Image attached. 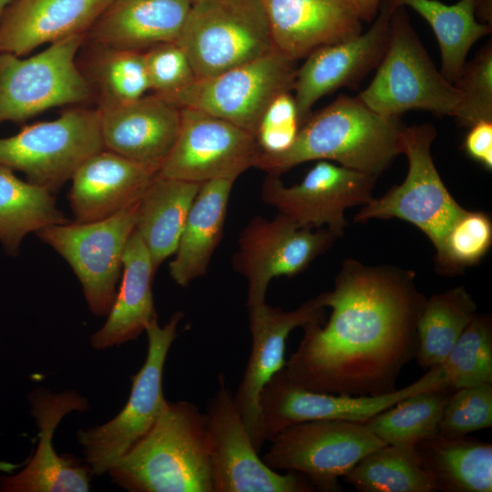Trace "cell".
<instances>
[{"instance_id":"cell-1","label":"cell","mask_w":492,"mask_h":492,"mask_svg":"<svg viewBox=\"0 0 492 492\" xmlns=\"http://www.w3.org/2000/svg\"><path fill=\"white\" fill-rule=\"evenodd\" d=\"M326 323L302 327L286 361L293 383L319 393L376 396L396 390L418 349L417 321L426 298L411 274L348 260L332 291Z\"/></svg>"},{"instance_id":"cell-2","label":"cell","mask_w":492,"mask_h":492,"mask_svg":"<svg viewBox=\"0 0 492 492\" xmlns=\"http://www.w3.org/2000/svg\"><path fill=\"white\" fill-rule=\"evenodd\" d=\"M405 127L401 117L381 115L358 97L340 95L302 122L288 149L261 152L255 167L280 176L307 161L329 160L378 177L402 153Z\"/></svg>"},{"instance_id":"cell-3","label":"cell","mask_w":492,"mask_h":492,"mask_svg":"<svg viewBox=\"0 0 492 492\" xmlns=\"http://www.w3.org/2000/svg\"><path fill=\"white\" fill-rule=\"evenodd\" d=\"M107 474L130 492H212L206 414L189 401L168 402L149 432Z\"/></svg>"},{"instance_id":"cell-4","label":"cell","mask_w":492,"mask_h":492,"mask_svg":"<svg viewBox=\"0 0 492 492\" xmlns=\"http://www.w3.org/2000/svg\"><path fill=\"white\" fill-rule=\"evenodd\" d=\"M357 97L388 117L412 109L453 117L462 100L459 89L436 69L404 6L393 11L384 55L374 77Z\"/></svg>"},{"instance_id":"cell-5","label":"cell","mask_w":492,"mask_h":492,"mask_svg":"<svg viewBox=\"0 0 492 492\" xmlns=\"http://www.w3.org/2000/svg\"><path fill=\"white\" fill-rule=\"evenodd\" d=\"M196 78H206L275 50L261 0H200L176 40Z\"/></svg>"},{"instance_id":"cell-6","label":"cell","mask_w":492,"mask_h":492,"mask_svg":"<svg viewBox=\"0 0 492 492\" xmlns=\"http://www.w3.org/2000/svg\"><path fill=\"white\" fill-rule=\"evenodd\" d=\"M182 318L183 313L176 312L163 326L159 324L158 318L149 323L145 330L146 360L131 377V391L125 406L108 422L77 432L84 461L93 475L107 473L149 432L166 408L169 401L162 390L163 370Z\"/></svg>"},{"instance_id":"cell-7","label":"cell","mask_w":492,"mask_h":492,"mask_svg":"<svg viewBox=\"0 0 492 492\" xmlns=\"http://www.w3.org/2000/svg\"><path fill=\"white\" fill-rule=\"evenodd\" d=\"M103 149L97 109L72 107L56 119L0 138V164L54 193L84 160Z\"/></svg>"},{"instance_id":"cell-8","label":"cell","mask_w":492,"mask_h":492,"mask_svg":"<svg viewBox=\"0 0 492 492\" xmlns=\"http://www.w3.org/2000/svg\"><path fill=\"white\" fill-rule=\"evenodd\" d=\"M85 37L69 36L26 58L0 53V123L21 122L51 108L94 100L77 63Z\"/></svg>"},{"instance_id":"cell-9","label":"cell","mask_w":492,"mask_h":492,"mask_svg":"<svg viewBox=\"0 0 492 492\" xmlns=\"http://www.w3.org/2000/svg\"><path fill=\"white\" fill-rule=\"evenodd\" d=\"M262 460L274 470L302 474L316 491L342 490L344 477L365 455L385 445L364 423L319 419L286 426L271 440Z\"/></svg>"},{"instance_id":"cell-10","label":"cell","mask_w":492,"mask_h":492,"mask_svg":"<svg viewBox=\"0 0 492 492\" xmlns=\"http://www.w3.org/2000/svg\"><path fill=\"white\" fill-rule=\"evenodd\" d=\"M436 136L431 124L405 127L402 153L408 161L404 181L380 198H372L354 216L356 222L397 218L417 227L436 251L452 223L466 210L445 186L435 166L430 148Z\"/></svg>"},{"instance_id":"cell-11","label":"cell","mask_w":492,"mask_h":492,"mask_svg":"<svg viewBox=\"0 0 492 492\" xmlns=\"http://www.w3.org/2000/svg\"><path fill=\"white\" fill-rule=\"evenodd\" d=\"M138 201L107 219L67 222L36 232L70 265L89 310L97 316L108 315L114 302L123 255L137 223Z\"/></svg>"},{"instance_id":"cell-12","label":"cell","mask_w":492,"mask_h":492,"mask_svg":"<svg viewBox=\"0 0 492 492\" xmlns=\"http://www.w3.org/2000/svg\"><path fill=\"white\" fill-rule=\"evenodd\" d=\"M295 62L273 50L213 77L196 79L162 97L179 108H194L224 119L255 137L269 103L280 93L293 89Z\"/></svg>"},{"instance_id":"cell-13","label":"cell","mask_w":492,"mask_h":492,"mask_svg":"<svg viewBox=\"0 0 492 492\" xmlns=\"http://www.w3.org/2000/svg\"><path fill=\"white\" fill-rule=\"evenodd\" d=\"M205 414L212 492L316 491L302 474H281L259 456L223 374L219 376V388L208 402Z\"/></svg>"},{"instance_id":"cell-14","label":"cell","mask_w":492,"mask_h":492,"mask_svg":"<svg viewBox=\"0 0 492 492\" xmlns=\"http://www.w3.org/2000/svg\"><path fill=\"white\" fill-rule=\"evenodd\" d=\"M337 238L325 228L299 227L280 213L272 220L253 217L241 231L232 259L247 281V308L265 302L273 278L303 272Z\"/></svg>"},{"instance_id":"cell-15","label":"cell","mask_w":492,"mask_h":492,"mask_svg":"<svg viewBox=\"0 0 492 492\" xmlns=\"http://www.w3.org/2000/svg\"><path fill=\"white\" fill-rule=\"evenodd\" d=\"M377 176L355 170L329 160H318L301 182L286 186L279 176L263 181L261 198L297 226L325 227L337 237L347 221L344 212L352 206L367 203Z\"/></svg>"},{"instance_id":"cell-16","label":"cell","mask_w":492,"mask_h":492,"mask_svg":"<svg viewBox=\"0 0 492 492\" xmlns=\"http://www.w3.org/2000/svg\"><path fill=\"white\" fill-rule=\"evenodd\" d=\"M436 388L450 390L445 382L442 364L428 369L419 379L401 389L376 396L310 391L290 380L283 368L261 394L265 439L270 441L288 425L310 420L340 419L364 423L409 395Z\"/></svg>"},{"instance_id":"cell-17","label":"cell","mask_w":492,"mask_h":492,"mask_svg":"<svg viewBox=\"0 0 492 492\" xmlns=\"http://www.w3.org/2000/svg\"><path fill=\"white\" fill-rule=\"evenodd\" d=\"M180 112L177 141L158 174L197 183L235 181L255 167L261 149L251 133L198 109Z\"/></svg>"},{"instance_id":"cell-18","label":"cell","mask_w":492,"mask_h":492,"mask_svg":"<svg viewBox=\"0 0 492 492\" xmlns=\"http://www.w3.org/2000/svg\"><path fill=\"white\" fill-rule=\"evenodd\" d=\"M251 348L233 399L246 430L260 453L266 442L260 406L264 386L285 367L286 340L292 331L313 323H323V293L294 310L284 311L265 302L248 307Z\"/></svg>"},{"instance_id":"cell-19","label":"cell","mask_w":492,"mask_h":492,"mask_svg":"<svg viewBox=\"0 0 492 492\" xmlns=\"http://www.w3.org/2000/svg\"><path fill=\"white\" fill-rule=\"evenodd\" d=\"M393 9L383 0L371 26L364 32L313 50L296 69L294 100L301 123L323 96L359 83L376 68L387 47Z\"/></svg>"},{"instance_id":"cell-20","label":"cell","mask_w":492,"mask_h":492,"mask_svg":"<svg viewBox=\"0 0 492 492\" xmlns=\"http://www.w3.org/2000/svg\"><path fill=\"white\" fill-rule=\"evenodd\" d=\"M28 400L39 430L38 446L20 472L0 477V491H88L93 475L89 466L71 455L58 456L52 442L55 430L66 415L88 408L87 399L73 391L53 393L37 388L29 394Z\"/></svg>"},{"instance_id":"cell-21","label":"cell","mask_w":492,"mask_h":492,"mask_svg":"<svg viewBox=\"0 0 492 492\" xmlns=\"http://www.w3.org/2000/svg\"><path fill=\"white\" fill-rule=\"evenodd\" d=\"M97 111L104 149L157 174L177 141L180 108L153 94Z\"/></svg>"},{"instance_id":"cell-22","label":"cell","mask_w":492,"mask_h":492,"mask_svg":"<svg viewBox=\"0 0 492 492\" xmlns=\"http://www.w3.org/2000/svg\"><path fill=\"white\" fill-rule=\"evenodd\" d=\"M274 49L297 61L315 48L362 32L346 0H261Z\"/></svg>"},{"instance_id":"cell-23","label":"cell","mask_w":492,"mask_h":492,"mask_svg":"<svg viewBox=\"0 0 492 492\" xmlns=\"http://www.w3.org/2000/svg\"><path fill=\"white\" fill-rule=\"evenodd\" d=\"M109 0H15L0 19V53L28 55L37 46L86 35Z\"/></svg>"},{"instance_id":"cell-24","label":"cell","mask_w":492,"mask_h":492,"mask_svg":"<svg viewBox=\"0 0 492 492\" xmlns=\"http://www.w3.org/2000/svg\"><path fill=\"white\" fill-rule=\"evenodd\" d=\"M155 173L108 149L84 160L73 173L68 201L75 222L109 218L138 202Z\"/></svg>"},{"instance_id":"cell-25","label":"cell","mask_w":492,"mask_h":492,"mask_svg":"<svg viewBox=\"0 0 492 492\" xmlns=\"http://www.w3.org/2000/svg\"><path fill=\"white\" fill-rule=\"evenodd\" d=\"M191 5L190 0H109L85 41L144 52L176 41Z\"/></svg>"},{"instance_id":"cell-26","label":"cell","mask_w":492,"mask_h":492,"mask_svg":"<svg viewBox=\"0 0 492 492\" xmlns=\"http://www.w3.org/2000/svg\"><path fill=\"white\" fill-rule=\"evenodd\" d=\"M122 281L104 325L90 337L97 350L136 340L157 319L152 294L156 272L149 253L136 230L131 233L122 261Z\"/></svg>"},{"instance_id":"cell-27","label":"cell","mask_w":492,"mask_h":492,"mask_svg":"<svg viewBox=\"0 0 492 492\" xmlns=\"http://www.w3.org/2000/svg\"><path fill=\"white\" fill-rule=\"evenodd\" d=\"M234 181L214 179L201 183L188 212L169 274L186 287L203 276L223 235Z\"/></svg>"},{"instance_id":"cell-28","label":"cell","mask_w":492,"mask_h":492,"mask_svg":"<svg viewBox=\"0 0 492 492\" xmlns=\"http://www.w3.org/2000/svg\"><path fill=\"white\" fill-rule=\"evenodd\" d=\"M200 185L157 173L141 196L135 230L149 253L155 272L175 253Z\"/></svg>"},{"instance_id":"cell-29","label":"cell","mask_w":492,"mask_h":492,"mask_svg":"<svg viewBox=\"0 0 492 492\" xmlns=\"http://www.w3.org/2000/svg\"><path fill=\"white\" fill-rule=\"evenodd\" d=\"M436 491L491 492L492 445L436 434L415 446Z\"/></svg>"},{"instance_id":"cell-30","label":"cell","mask_w":492,"mask_h":492,"mask_svg":"<svg viewBox=\"0 0 492 492\" xmlns=\"http://www.w3.org/2000/svg\"><path fill=\"white\" fill-rule=\"evenodd\" d=\"M77 63L92 90L97 109L133 102L149 90L141 51L84 41Z\"/></svg>"},{"instance_id":"cell-31","label":"cell","mask_w":492,"mask_h":492,"mask_svg":"<svg viewBox=\"0 0 492 492\" xmlns=\"http://www.w3.org/2000/svg\"><path fill=\"white\" fill-rule=\"evenodd\" d=\"M395 9L408 6L432 28L440 48L442 75L451 83L458 78L472 46L489 35L492 26L477 21L475 0L446 5L439 0H386Z\"/></svg>"},{"instance_id":"cell-32","label":"cell","mask_w":492,"mask_h":492,"mask_svg":"<svg viewBox=\"0 0 492 492\" xmlns=\"http://www.w3.org/2000/svg\"><path fill=\"white\" fill-rule=\"evenodd\" d=\"M47 189L19 179L0 164V242L10 255L18 253L26 235L70 222Z\"/></svg>"},{"instance_id":"cell-33","label":"cell","mask_w":492,"mask_h":492,"mask_svg":"<svg viewBox=\"0 0 492 492\" xmlns=\"http://www.w3.org/2000/svg\"><path fill=\"white\" fill-rule=\"evenodd\" d=\"M477 314V304L463 286L426 299L417 321L415 360L423 369L441 365Z\"/></svg>"},{"instance_id":"cell-34","label":"cell","mask_w":492,"mask_h":492,"mask_svg":"<svg viewBox=\"0 0 492 492\" xmlns=\"http://www.w3.org/2000/svg\"><path fill=\"white\" fill-rule=\"evenodd\" d=\"M343 477L361 492H434L415 446L385 444L365 455Z\"/></svg>"},{"instance_id":"cell-35","label":"cell","mask_w":492,"mask_h":492,"mask_svg":"<svg viewBox=\"0 0 492 492\" xmlns=\"http://www.w3.org/2000/svg\"><path fill=\"white\" fill-rule=\"evenodd\" d=\"M452 392L436 388L409 395L364 424L385 444L415 446L438 434L443 407Z\"/></svg>"},{"instance_id":"cell-36","label":"cell","mask_w":492,"mask_h":492,"mask_svg":"<svg viewBox=\"0 0 492 492\" xmlns=\"http://www.w3.org/2000/svg\"><path fill=\"white\" fill-rule=\"evenodd\" d=\"M451 391L492 384V320L476 314L442 364Z\"/></svg>"},{"instance_id":"cell-37","label":"cell","mask_w":492,"mask_h":492,"mask_svg":"<svg viewBox=\"0 0 492 492\" xmlns=\"http://www.w3.org/2000/svg\"><path fill=\"white\" fill-rule=\"evenodd\" d=\"M491 243L490 218L481 211L465 210L452 223L436 251L439 271L446 274L460 272L481 261Z\"/></svg>"},{"instance_id":"cell-38","label":"cell","mask_w":492,"mask_h":492,"mask_svg":"<svg viewBox=\"0 0 492 492\" xmlns=\"http://www.w3.org/2000/svg\"><path fill=\"white\" fill-rule=\"evenodd\" d=\"M462 100L453 116L461 125L470 128L483 120H492V43H487L466 63L454 83Z\"/></svg>"},{"instance_id":"cell-39","label":"cell","mask_w":492,"mask_h":492,"mask_svg":"<svg viewBox=\"0 0 492 492\" xmlns=\"http://www.w3.org/2000/svg\"><path fill=\"white\" fill-rule=\"evenodd\" d=\"M492 426V384L462 387L453 391L446 402L438 433L465 436Z\"/></svg>"},{"instance_id":"cell-40","label":"cell","mask_w":492,"mask_h":492,"mask_svg":"<svg viewBox=\"0 0 492 492\" xmlns=\"http://www.w3.org/2000/svg\"><path fill=\"white\" fill-rule=\"evenodd\" d=\"M143 54L149 90L156 95H173L197 79L190 59L176 41L159 43Z\"/></svg>"},{"instance_id":"cell-41","label":"cell","mask_w":492,"mask_h":492,"mask_svg":"<svg viewBox=\"0 0 492 492\" xmlns=\"http://www.w3.org/2000/svg\"><path fill=\"white\" fill-rule=\"evenodd\" d=\"M301 125L291 91L277 95L264 110L255 132L261 152L277 154L288 149L294 142Z\"/></svg>"},{"instance_id":"cell-42","label":"cell","mask_w":492,"mask_h":492,"mask_svg":"<svg viewBox=\"0 0 492 492\" xmlns=\"http://www.w3.org/2000/svg\"><path fill=\"white\" fill-rule=\"evenodd\" d=\"M464 148L466 154L486 169H492V120H483L469 128Z\"/></svg>"},{"instance_id":"cell-43","label":"cell","mask_w":492,"mask_h":492,"mask_svg":"<svg viewBox=\"0 0 492 492\" xmlns=\"http://www.w3.org/2000/svg\"><path fill=\"white\" fill-rule=\"evenodd\" d=\"M358 18L371 23L376 17L383 0H346Z\"/></svg>"},{"instance_id":"cell-44","label":"cell","mask_w":492,"mask_h":492,"mask_svg":"<svg viewBox=\"0 0 492 492\" xmlns=\"http://www.w3.org/2000/svg\"><path fill=\"white\" fill-rule=\"evenodd\" d=\"M475 13L478 22L492 26V0H475Z\"/></svg>"},{"instance_id":"cell-45","label":"cell","mask_w":492,"mask_h":492,"mask_svg":"<svg viewBox=\"0 0 492 492\" xmlns=\"http://www.w3.org/2000/svg\"><path fill=\"white\" fill-rule=\"evenodd\" d=\"M24 464H15L7 461H0V471L5 474H12L15 469Z\"/></svg>"},{"instance_id":"cell-46","label":"cell","mask_w":492,"mask_h":492,"mask_svg":"<svg viewBox=\"0 0 492 492\" xmlns=\"http://www.w3.org/2000/svg\"><path fill=\"white\" fill-rule=\"evenodd\" d=\"M15 0H0V19L5 11V9L14 2Z\"/></svg>"},{"instance_id":"cell-47","label":"cell","mask_w":492,"mask_h":492,"mask_svg":"<svg viewBox=\"0 0 492 492\" xmlns=\"http://www.w3.org/2000/svg\"><path fill=\"white\" fill-rule=\"evenodd\" d=\"M190 1H191L192 4H194V3H196V2H198L200 0H190Z\"/></svg>"}]
</instances>
